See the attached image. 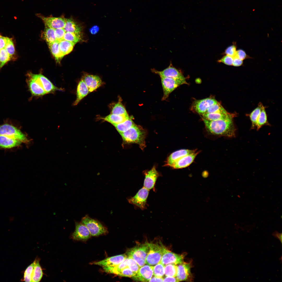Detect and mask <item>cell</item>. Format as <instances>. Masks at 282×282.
I'll return each instance as SVG.
<instances>
[{
  "instance_id": "obj_55",
  "label": "cell",
  "mask_w": 282,
  "mask_h": 282,
  "mask_svg": "<svg viewBox=\"0 0 282 282\" xmlns=\"http://www.w3.org/2000/svg\"><path fill=\"white\" fill-rule=\"evenodd\" d=\"M99 30V28L97 26H95L92 27L90 30V32L93 34H95L97 33Z\"/></svg>"
},
{
  "instance_id": "obj_51",
  "label": "cell",
  "mask_w": 282,
  "mask_h": 282,
  "mask_svg": "<svg viewBox=\"0 0 282 282\" xmlns=\"http://www.w3.org/2000/svg\"><path fill=\"white\" fill-rule=\"evenodd\" d=\"M243 60L235 57H233L232 66L235 67H239L243 66Z\"/></svg>"
},
{
  "instance_id": "obj_52",
  "label": "cell",
  "mask_w": 282,
  "mask_h": 282,
  "mask_svg": "<svg viewBox=\"0 0 282 282\" xmlns=\"http://www.w3.org/2000/svg\"><path fill=\"white\" fill-rule=\"evenodd\" d=\"M163 282H178L179 281L175 277L167 276L163 279Z\"/></svg>"
},
{
  "instance_id": "obj_46",
  "label": "cell",
  "mask_w": 282,
  "mask_h": 282,
  "mask_svg": "<svg viewBox=\"0 0 282 282\" xmlns=\"http://www.w3.org/2000/svg\"><path fill=\"white\" fill-rule=\"evenodd\" d=\"M234 57L243 61L247 59L252 58L248 55L244 50L241 49L237 50Z\"/></svg>"
},
{
  "instance_id": "obj_19",
  "label": "cell",
  "mask_w": 282,
  "mask_h": 282,
  "mask_svg": "<svg viewBox=\"0 0 282 282\" xmlns=\"http://www.w3.org/2000/svg\"><path fill=\"white\" fill-rule=\"evenodd\" d=\"M22 143L20 141L7 136L0 135V149H10L19 148Z\"/></svg>"
},
{
  "instance_id": "obj_41",
  "label": "cell",
  "mask_w": 282,
  "mask_h": 282,
  "mask_svg": "<svg viewBox=\"0 0 282 282\" xmlns=\"http://www.w3.org/2000/svg\"><path fill=\"white\" fill-rule=\"evenodd\" d=\"M228 112L222 105L218 102L210 107L205 113H226Z\"/></svg>"
},
{
  "instance_id": "obj_26",
  "label": "cell",
  "mask_w": 282,
  "mask_h": 282,
  "mask_svg": "<svg viewBox=\"0 0 282 282\" xmlns=\"http://www.w3.org/2000/svg\"><path fill=\"white\" fill-rule=\"evenodd\" d=\"M130 118L128 115H120L110 114L105 118H102V119L114 126L122 123Z\"/></svg>"
},
{
  "instance_id": "obj_48",
  "label": "cell",
  "mask_w": 282,
  "mask_h": 282,
  "mask_svg": "<svg viewBox=\"0 0 282 282\" xmlns=\"http://www.w3.org/2000/svg\"><path fill=\"white\" fill-rule=\"evenodd\" d=\"M65 32L63 28L55 29L54 33L56 40L59 42L63 40Z\"/></svg>"
},
{
  "instance_id": "obj_30",
  "label": "cell",
  "mask_w": 282,
  "mask_h": 282,
  "mask_svg": "<svg viewBox=\"0 0 282 282\" xmlns=\"http://www.w3.org/2000/svg\"><path fill=\"white\" fill-rule=\"evenodd\" d=\"M270 125L268 122L267 116L265 107L262 105L260 113L257 119L256 128L257 130H259L264 125Z\"/></svg>"
},
{
  "instance_id": "obj_39",
  "label": "cell",
  "mask_w": 282,
  "mask_h": 282,
  "mask_svg": "<svg viewBox=\"0 0 282 282\" xmlns=\"http://www.w3.org/2000/svg\"><path fill=\"white\" fill-rule=\"evenodd\" d=\"M35 261L29 265L25 270L22 280L25 282H32V277Z\"/></svg>"
},
{
  "instance_id": "obj_22",
  "label": "cell",
  "mask_w": 282,
  "mask_h": 282,
  "mask_svg": "<svg viewBox=\"0 0 282 282\" xmlns=\"http://www.w3.org/2000/svg\"><path fill=\"white\" fill-rule=\"evenodd\" d=\"M178 265L176 278L179 281L186 280L190 273V263L183 262Z\"/></svg>"
},
{
  "instance_id": "obj_7",
  "label": "cell",
  "mask_w": 282,
  "mask_h": 282,
  "mask_svg": "<svg viewBox=\"0 0 282 282\" xmlns=\"http://www.w3.org/2000/svg\"><path fill=\"white\" fill-rule=\"evenodd\" d=\"M152 71L159 75L160 77H167L181 81L184 84H187L186 79L182 73L171 63L167 68L161 71H158L155 69H152Z\"/></svg>"
},
{
  "instance_id": "obj_15",
  "label": "cell",
  "mask_w": 282,
  "mask_h": 282,
  "mask_svg": "<svg viewBox=\"0 0 282 282\" xmlns=\"http://www.w3.org/2000/svg\"><path fill=\"white\" fill-rule=\"evenodd\" d=\"M127 256L125 254L108 257L104 259L91 263L102 267H114L117 266L124 261Z\"/></svg>"
},
{
  "instance_id": "obj_14",
  "label": "cell",
  "mask_w": 282,
  "mask_h": 282,
  "mask_svg": "<svg viewBox=\"0 0 282 282\" xmlns=\"http://www.w3.org/2000/svg\"><path fill=\"white\" fill-rule=\"evenodd\" d=\"M86 226L81 222L75 223V229L72 235V238L76 240L86 241L91 236Z\"/></svg>"
},
{
  "instance_id": "obj_4",
  "label": "cell",
  "mask_w": 282,
  "mask_h": 282,
  "mask_svg": "<svg viewBox=\"0 0 282 282\" xmlns=\"http://www.w3.org/2000/svg\"><path fill=\"white\" fill-rule=\"evenodd\" d=\"M149 249V243L138 244L128 249L125 254L127 257L135 260L140 267L145 264L146 258Z\"/></svg>"
},
{
  "instance_id": "obj_35",
  "label": "cell",
  "mask_w": 282,
  "mask_h": 282,
  "mask_svg": "<svg viewBox=\"0 0 282 282\" xmlns=\"http://www.w3.org/2000/svg\"><path fill=\"white\" fill-rule=\"evenodd\" d=\"M262 104L259 102L257 107L248 115L251 122V129L256 128L257 118L259 115Z\"/></svg>"
},
{
  "instance_id": "obj_43",
  "label": "cell",
  "mask_w": 282,
  "mask_h": 282,
  "mask_svg": "<svg viewBox=\"0 0 282 282\" xmlns=\"http://www.w3.org/2000/svg\"><path fill=\"white\" fill-rule=\"evenodd\" d=\"M126 263L127 267L132 272L136 274L137 273L140 267L135 260L132 258L127 257Z\"/></svg>"
},
{
  "instance_id": "obj_34",
  "label": "cell",
  "mask_w": 282,
  "mask_h": 282,
  "mask_svg": "<svg viewBox=\"0 0 282 282\" xmlns=\"http://www.w3.org/2000/svg\"><path fill=\"white\" fill-rule=\"evenodd\" d=\"M134 125L133 121L130 118L123 122L114 126L120 134L126 131Z\"/></svg>"
},
{
  "instance_id": "obj_16",
  "label": "cell",
  "mask_w": 282,
  "mask_h": 282,
  "mask_svg": "<svg viewBox=\"0 0 282 282\" xmlns=\"http://www.w3.org/2000/svg\"><path fill=\"white\" fill-rule=\"evenodd\" d=\"M140 267L137 273L132 278L136 281H149L153 275V266L147 265Z\"/></svg>"
},
{
  "instance_id": "obj_13",
  "label": "cell",
  "mask_w": 282,
  "mask_h": 282,
  "mask_svg": "<svg viewBox=\"0 0 282 282\" xmlns=\"http://www.w3.org/2000/svg\"><path fill=\"white\" fill-rule=\"evenodd\" d=\"M184 256V255L175 253L164 247L160 262L164 266L169 264L177 265L183 262Z\"/></svg>"
},
{
  "instance_id": "obj_29",
  "label": "cell",
  "mask_w": 282,
  "mask_h": 282,
  "mask_svg": "<svg viewBox=\"0 0 282 282\" xmlns=\"http://www.w3.org/2000/svg\"><path fill=\"white\" fill-rule=\"evenodd\" d=\"M48 44L50 51L55 60L57 62H60L64 56L60 50L59 42L56 40L53 43Z\"/></svg>"
},
{
  "instance_id": "obj_33",
  "label": "cell",
  "mask_w": 282,
  "mask_h": 282,
  "mask_svg": "<svg viewBox=\"0 0 282 282\" xmlns=\"http://www.w3.org/2000/svg\"><path fill=\"white\" fill-rule=\"evenodd\" d=\"M54 31L55 29L45 26L42 33V36L47 44L52 43L56 40Z\"/></svg>"
},
{
  "instance_id": "obj_25",
  "label": "cell",
  "mask_w": 282,
  "mask_h": 282,
  "mask_svg": "<svg viewBox=\"0 0 282 282\" xmlns=\"http://www.w3.org/2000/svg\"><path fill=\"white\" fill-rule=\"evenodd\" d=\"M66 22L63 28L66 32L81 34L82 27L72 17L66 18Z\"/></svg>"
},
{
  "instance_id": "obj_20",
  "label": "cell",
  "mask_w": 282,
  "mask_h": 282,
  "mask_svg": "<svg viewBox=\"0 0 282 282\" xmlns=\"http://www.w3.org/2000/svg\"><path fill=\"white\" fill-rule=\"evenodd\" d=\"M199 152H196L181 158L175 162L171 167L175 169L182 168L187 167L193 161Z\"/></svg>"
},
{
  "instance_id": "obj_11",
  "label": "cell",
  "mask_w": 282,
  "mask_h": 282,
  "mask_svg": "<svg viewBox=\"0 0 282 282\" xmlns=\"http://www.w3.org/2000/svg\"><path fill=\"white\" fill-rule=\"evenodd\" d=\"M163 95L162 101L166 99L170 94L179 86L184 84L182 82L167 77H160Z\"/></svg>"
},
{
  "instance_id": "obj_21",
  "label": "cell",
  "mask_w": 282,
  "mask_h": 282,
  "mask_svg": "<svg viewBox=\"0 0 282 282\" xmlns=\"http://www.w3.org/2000/svg\"><path fill=\"white\" fill-rule=\"evenodd\" d=\"M196 150L181 149L175 151L167 158L165 165L170 167L177 161L183 157L196 152Z\"/></svg>"
},
{
  "instance_id": "obj_28",
  "label": "cell",
  "mask_w": 282,
  "mask_h": 282,
  "mask_svg": "<svg viewBox=\"0 0 282 282\" xmlns=\"http://www.w3.org/2000/svg\"><path fill=\"white\" fill-rule=\"evenodd\" d=\"M231 114L232 113L228 112L226 113H204L201 116L202 118L205 120L210 121H215L226 118L230 116Z\"/></svg>"
},
{
  "instance_id": "obj_8",
  "label": "cell",
  "mask_w": 282,
  "mask_h": 282,
  "mask_svg": "<svg viewBox=\"0 0 282 282\" xmlns=\"http://www.w3.org/2000/svg\"><path fill=\"white\" fill-rule=\"evenodd\" d=\"M27 76L35 80L46 93H52L61 89L55 86L47 78L41 74H35L31 73L27 74Z\"/></svg>"
},
{
  "instance_id": "obj_31",
  "label": "cell",
  "mask_w": 282,
  "mask_h": 282,
  "mask_svg": "<svg viewBox=\"0 0 282 282\" xmlns=\"http://www.w3.org/2000/svg\"><path fill=\"white\" fill-rule=\"evenodd\" d=\"M127 257L119 265L114 267H103L104 271L107 273L114 274L117 275L124 268L127 267Z\"/></svg>"
},
{
  "instance_id": "obj_3",
  "label": "cell",
  "mask_w": 282,
  "mask_h": 282,
  "mask_svg": "<svg viewBox=\"0 0 282 282\" xmlns=\"http://www.w3.org/2000/svg\"><path fill=\"white\" fill-rule=\"evenodd\" d=\"M0 135L14 138L27 145L29 144L31 140L27 134L23 133L20 127L9 120H6L3 124H0Z\"/></svg>"
},
{
  "instance_id": "obj_27",
  "label": "cell",
  "mask_w": 282,
  "mask_h": 282,
  "mask_svg": "<svg viewBox=\"0 0 282 282\" xmlns=\"http://www.w3.org/2000/svg\"><path fill=\"white\" fill-rule=\"evenodd\" d=\"M35 261L32 277V282H38L41 280L43 273L39 263V260L36 259Z\"/></svg>"
},
{
  "instance_id": "obj_42",
  "label": "cell",
  "mask_w": 282,
  "mask_h": 282,
  "mask_svg": "<svg viewBox=\"0 0 282 282\" xmlns=\"http://www.w3.org/2000/svg\"><path fill=\"white\" fill-rule=\"evenodd\" d=\"M11 59L9 55L5 48L0 49V69Z\"/></svg>"
},
{
  "instance_id": "obj_53",
  "label": "cell",
  "mask_w": 282,
  "mask_h": 282,
  "mask_svg": "<svg viewBox=\"0 0 282 282\" xmlns=\"http://www.w3.org/2000/svg\"><path fill=\"white\" fill-rule=\"evenodd\" d=\"M272 235L276 238L279 239L282 243V234L281 233H280L278 232L275 231L272 234Z\"/></svg>"
},
{
  "instance_id": "obj_32",
  "label": "cell",
  "mask_w": 282,
  "mask_h": 282,
  "mask_svg": "<svg viewBox=\"0 0 282 282\" xmlns=\"http://www.w3.org/2000/svg\"><path fill=\"white\" fill-rule=\"evenodd\" d=\"M74 45L73 43L63 39L59 42L60 50L64 56L72 51Z\"/></svg>"
},
{
  "instance_id": "obj_40",
  "label": "cell",
  "mask_w": 282,
  "mask_h": 282,
  "mask_svg": "<svg viewBox=\"0 0 282 282\" xmlns=\"http://www.w3.org/2000/svg\"><path fill=\"white\" fill-rule=\"evenodd\" d=\"M164 266L160 261L153 266V274L155 277L162 278L164 275Z\"/></svg>"
},
{
  "instance_id": "obj_18",
  "label": "cell",
  "mask_w": 282,
  "mask_h": 282,
  "mask_svg": "<svg viewBox=\"0 0 282 282\" xmlns=\"http://www.w3.org/2000/svg\"><path fill=\"white\" fill-rule=\"evenodd\" d=\"M83 78L88 89L89 93L94 91L102 84L101 79L97 75L87 74Z\"/></svg>"
},
{
  "instance_id": "obj_10",
  "label": "cell",
  "mask_w": 282,
  "mask_h": 282,
  "mask_svg": "<svg viewBox=\"0 0 282 282\" xmlns=\"http://www.w3.org/2000/svg\"><path fill=\"white\" fill-rule=\"evenodd\" d=\"M37 15L42 20L45 26L54 29L63 28L66 22V18L63 16L56 17H45L40 14Z\"/></svg>"
},
{
  "instance_id": "obj_36",
  "label": "cell",
  "mask_w": 282,
  "mask_h": 282,
  "mask_svg": "<svg viewBox=\"0 0 282 282\" xmlns=\"http://www.w3.org/2000/svg\"><path fill=\"white\" fill-rule=\"evenodd\" d=\"M111 114L120 115H128L125 107L120 102L114 105L112 108Z\"/></svg>"
},
{
  "instance_id": "obj_47",
  "label": "cell",
  "mask_w": 282,
  "mask_h": 282,
  "mask_svg": "<svg viewBox=\"0 0 282 282\" xmlns=\"http://www.w3.org/2000/svg\"><path fill=\"white\" fill-rule=\"evenodd\" d=\"M136 274L132 272L128 267L122 270L118 275L121 277H132Z\"/></svg>"
},
{
  "instance_id": "obj_1",
  "label": "cell",
  "mask_w": 282,
  "mask_h": 282,
  "mask_svg": "<svg viewBox=\"0 0 282 282\" xmlns=\"http://www.w3.org/2000/svg\"><path fill=\"white\" fill-rule=\"evenodd\" d=\"M235 115L232 114L226 118L215 121H209L203 118L202 119L209 133L214 135L232 138L236 136V129L233 121V118Z\"/></svg>"
},
{
  "instance_id": "obj_6",
  "label": "cell",
  "mask_w": 282,
  "mask_h": 282,
  "mask_svg": "<svg viewBox=\"0 0 282 282\" xmlns=\"http://www.w3.org/2000/svg\"><path fill=\"white\" fill-rule=\"evenodd\" d=\"M164 248L162 244L159 245L157 244L149 243V249L146 258L145 264L153 266L160 262Z\"/></svg>"
},
{
  "instance_id": "obj_38",
  "label": "cell",
  "mask_w": 282,
  "mask_h": 282,
  "mask_svg": "<svg viewBox=\"0 0 282 282\" xmlns=\"http://www.w3.org/2000/svg\"><path fill=\"white\" fill-rule=\"evenodd\" d=\"M177 273V266L174 264H169L164 266V274L166 276L175 277Z\"/></svg>"
},
{
  "instance_id": "obj_45",
  "label": "cell",
  "mask_w": 282,
  "mask_h": 282,
  "mask_svg": "<svg viewBox=\"0 0 282 282\" xmlns=\"http://www.w3.org/2000/svg\"><path fill=\"white\" fill-rule=\"evenodd\" d=\"M237 48L236 42H233L232 45L228 46L226 49L224 54L233 57L236 53Z\"/></svg>"
},
{
  "instance_id": "obj_56",
  "label": "cell",
  "mask_w": 282,
  "mask_h": 282,
  "mask_svg": "<svg viewBox=\"0 0 282 282\" xmlns=\"http://www.w3.org/2000/svg\"><path fill=\"white\" fill-rule=\"evenodd\" d=\"M1 35H0V37H1Z\"/></svg>"
},
{
  "instance_id": "obj_54",
  "label": "cell",
  "mask_w": 282,
  "mask_h": 282,
  "mask_svg": "<svg viewBox=\"0 0 282 282\" xmlns=\"http://www.w3.org/2000/svg\"><path fill=\"white\" fill-rule=\"evenodd\" d=\"M163 279L162 278L159 277L155 276L151 278L149 281V282H162Z\"/></svg>"
},
{
  "instance_id": "obj_49",
  "label": "cell",
  "mask_w": 282,
  "mask_h": 282,
  "mask_svg": "<svg viewBox=\"0 0 282 282\" xmlns=\"http://www.w3.org/2000/svg\"><path fill=\"white\" fill-rule=\"evenodd\" d=\"M233 57L230 56L225 55L220 59L218 60V62L222 63L225 64L229 66H232Z\"/></svg>"
},
{
  "instance_id": "obj_2",
  "label": "cell",
  "mask_w": 282,
  "mask_h": 282,
  "mask_svg": "<svg viewBox=\"0 0 282 282\" xmlns=\"http://www.w3.org/2000/svg\"><path fill=\"white\" fill-rule=\"evenodd\" d=\"M120 134L125 143L137 144L142 149L144 148L146 132L140 127L135 124L126 131Z\"/></svg>"
},
{
  "instance_id": "obj_24",
  "label": "cell",
  "mask_w": 282,
  "mask_h": 282,
  "mask_svg": "<svg viewBox=\"0 0 282 282\" xmlns=\"http://www.w3.org/2000/svg\"><path fill=\"white\" fill-rule=\"evenodd\" d=\"M89 93L88 89L83 78H82L78 85L76 98L73 103V105H77L83 98Z\"/></svg>"
},
{
  "instance_id": "obj_17",
  "label": "cell",
  "mask_w": 282,
  "mask_h": 282,
  "mask_svg": "<svg viewBox=\"0 0 282 282\" xmlns=\"http://www.w3.org/2000/svg\"><path fill=\"white\" fill-rule=\"evenodd\" d=\"M145 175L143 187L149 190L154 188L157 178L159 176V174L155 167L153 166L150 170L146 172Z\"/></svg>"
},
{
  "instance_id": "obj_44",
  "label": "cell",
  "mask_w": 282,
  "mask_h": 282,
  "mask_svg": "<svg viewBox=\"0 0 282 282\" xmlns=\"http://www.w3.org/2000/svg\"><path fill=\"white\" fill-rule=\"evenodd\" d=\"M9 55L11 58L14 55L15 53L14 44L12 39L10 38L4 48Z\"/></svg>"
},
{
  "instance_id": "obj_23",
  "label": "cell",
  "mask_w": 282,
  "mask_h": 282,
  "mask_svg": "<svg viewBox=\"0 0 282 282\" xmlns=\"http://www.w3.org/2000/svg\"><path fill=\"white\" fill-rule=\"evenodd\" d=\"M26 82L30 92L34 96H41L47 94L46 92L35 80L28 77Z\"/></svg>"
},
{
  "instance_id": "obj_5",
  "label": "cell",
  "mask_w": 282,
  "mask_h": 282,
  "mask_svg": "<svg viewBox=\"0 0 282 282\" xmlns=\"http://www.w3.org/2000/svg\"><path fill=\"white\" fill-rule=\"evenodd\" d=\"M89 230L92 236H97L107 234V228L98 220L92 218L88 215L84 217L81 222Z\"/></svg>"
},
{
  "instance_id": "obj_50",
  "label": "cell",
  "mask_w": 282,
  "mask_h": 282,
  "mask_svg": "<svg viewBox=\"0 0 282 282\" xmlns=\"http://www.w3.org/2000/svg\"><path fill=\"white\" fill-rule=\"evenodd\" d=\"M10 38L1 36L0 37V49L4 48Z\"/></svg>"
},
{
  "instance_id": "obj_37",
  "label": "cell",
  "mask_w": 282,
  "mask_h": 282,
  "mask_svg": "<svg viewBox=\"0 0 282 282\" xmlns=\"http://www.w3.org/2000/svg\"><path fill=\"white\" fill-rule=\"evenodd\" d=\"M81 34L66 32L63 39L73 43L74 45L81 39Z\"/></svg>"
},
{
  "instance_id": "obj_12",
  "label": "cell",
  "mask_w": 282,
  "mask_h": 282,
  "mask_svg": "<svg viewBox=\"0 0 282 282\" xmlns=\"http://www.w3.org/2000/svg\"><path fill=\"white\" fill-rule=\"evenodd\" d=\"M218 102L213 98H208L196 100L193 102L192 108L196 112L201 115L205 113L211 106Z\"/></svg>"
},
{
  "instance_id": "obj_9",
  "label": "cell",
  "mask_w": 282,
  "mask_h": 282,
  "mask_svg": "<svg viewBox=\"0 0 282 282\" xmlns=\"http://www.w3.org/2000/svg\"><path fill=\"white\" fill-rule=\"evenodd\" d=\"M149 192V190L143 187L134 196L128 199V201L130 203L143 210L146 208V201Z\"/></svg>"
}]
</instances>
